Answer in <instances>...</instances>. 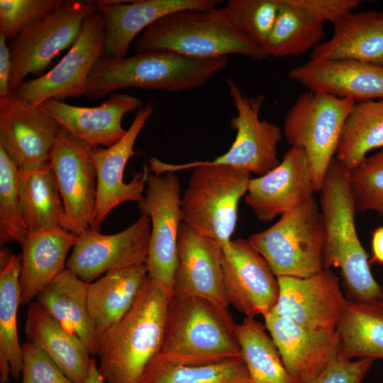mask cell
I'll return each instance as SVG.
<instances>
[{
  "mask_svg": "<svg viewBox=\"0 0 383 383\" xmlns=\"http://www.w3.org/2000/svg\"><path fill=\"white\" fill-rule=\"evenodd\" d=\"M350 172L334 157L319 191L323 268L340 269L349 301H383V289L372 274L368 255L358 237Z\"/></svg>",
  "mask_w": 383,
  "mask_h": 383,
  "instance_id": "1",
  "label": "cell"
},
{
  "mask_svg": "<svg viewBox=\"0 0 383 383\" xmlns=\"http://www.w3.org/2000/svg\"><path fill=\"white\" fill-rule=\"evenodd\" d=\"M171 294L150 278L130 310L98 335V370L105 383H138L160 352Z\"/></svg>",
  "mask_w": 383,
  "mask_h": 383,
  "instance_id": "2",
  "label": "cell"
},
{
  "mask_svg": "<svg viewBox=\"0 0 383 383\" xmlns=\"http://www.w3.org/2000/svg\"><path fill=\"white\" fill-rule=\"evenodd\" d=\"M194 168L181 197L182 222L201 236L221 248L231 241L238 221L240 199L246 194L251 174L225 165L198 162L169 164L157 157L150 160V169L162 174Z\"/></svg>",
  "mask_w": 383,
  "mask_h": 383,
  "instance_id": "3",
  "label": "cell"
},
{
  "mask_svg": "<svg viewBox=\"0 0 383 383\" xmlns=\"http://www.w3.org/2000/svg\"><path fill=\"white\" fill-rule=\"evenodd\" d=\"M227 65V57L199 59L167 51L137 52L121 59L101 55L88 77L86 96L96 99L129 87L174 93L193 89Z\"/></svg>",
  "mask_w": 383,
  "mask_h": 383,
  "instance_id": "4",
  "label": "cell"
},
{
  "mask_svg": "<svg viewBox=\"0 0 383 383\" xmlns=\"http://www.w3.org/2000/svg\"><path fill=\"white\" fill-rule=\"evenodd\" d=\"M134 48L136 52L167 51L199 59L235 54L259 61L269 57L236 28L224 7L170 13L145 29Z\"/></svg>",
  "mask_w": 383,
  "mask_h": 383,
  "instance_id": "5",
  "label": "cell"
},
{
  "mask_svg": "<svg viewBox=\"0 0 383 383\" xmlns=\"http://www.w3.org/2000/svg\"><path fill=\"white\" fill-rule=\"evenodd\" d=\"M231 315L195 296H171L158 355L173 364L201 366L241 355Z\"/></svg>",
  "mask_w": 383,
  "mask_h": 383,
  "instance_id": "6",
  "label": "cell"
},
{
  "mask_svg": "<svg viewBox=\"0 0 383 383\" xmlns=\"http://www.w3.org/2000/svg\"><path fill=\"white\" fill-rule=\"evenodd\" d=\"M248 240L277 277L306 278L324 269L323 223L314 196Z\"/></svg>",
  "mask_w": 383,
  "mask_h": 383,
  "instance_id": "7",
  "label": "cell"
},
{
  "mask_svg": "<svg viewBox=\"0 0 383 383\" xmlns=\"http://www.w3.org/2000/svg\"><path fill=\"white\" fill-rule=\"evenodd\" d=\"M355 102L325 93H301L288 111L284 133L290 147L303 149L316 192L335 157L345 122Z\"/></svg>",
  "mask_w": 383,
  "mask_h": 383,
  "instance_id": "8",
  "label": "cell"
},
{
  "mask_svg": "<svg viewBox=\"0 0 383 383\" xmlns=\"http://www.w3.org/2000/svg\"><path fill=\"white\" fill-rule=\"evenodd\" d=\"M97 9L94 1L63 0L54 11L11 40L8 44L12 64L11 93L28 75H43L54 58L72 46L84 20Z\"/></svg>",
  "mask_w": 383,
  "mask_h": 383,
  "instance_id": "9",
  "label": "cell"
},
{
  "mask_svg": "<svg viewBox=\"0 0 383 383\" xmlns=\"http://www.w3.org/2000/svg\"><path fill=\"white\" fill-rule=\"evenodd\" d=\"M145 196L138 207L151 224L147 261L149 278L172 295L182 216L180 183L174 172L148 174Z\"/></svg>",
  "mask_w": 383,
  "mask_h": 383,
  "instance_id": "10",
  "label": "cell"
},
{
  "mask_svg": "<svg viewBox=\"0 0 383 383\" xmlns=\"http://www.w3.org/2000/svg\"><path fill=\"white\" fill-rule=\"evenodd\" d=\"M106 35L99 9L84 20L67 54L40 77L23 82L13 94L38 107L48 99L64 101L86 95L88 77L102 55Z\"/></svg>",
  "mask_w": 383,
  "mask_h": 383,
  "instance_id": "11",
  "label": "cell"
},
{
  "mask_svg": "<svg viewBox=\"0 0 383 383\" xmlns=\"http://www.w3.org/2000/svg\"><path fill=\"white\" fill-rule=\"evenodd\" d=\"M226 83L237 111L231 120V128L236 131L235 140L223 155L212 161L198 162L230 166L263 175L279 163L277 147L282 140L281 128L274 123L260 120L263 95L248 97L232 79H227Z\"/></svg>",
  "mask_w": 383,
  "mask_h": 383,
  "instance_id": "12",
  "label": "cell"
},
{
  "mask_svg": "<svg viewBox=\"0 0 383 383\" xmlns=\"http://www.w3.org/2000/svg\"><path fill=\"white\" fill-rule=\"evenodd\" d=\"M150 234V221L145 214L113 234L89 228L78 235L66 268L90 284L110 271L147 264Z\"/></svg>",
  "mask_w": 383,
  "mask_h": 383,
  "instance_id": "13",
  "label": "cell"
},
{
  "mask_svg": "<svg viewBox=\"0 0 383 383\" xmlns=\"http://www.w3.org/2000/svg\"><path fill=\"white\" fill-rule=\"evenodd\" d=\"M91 146L60 128L50 162L62 200L66 230L77 235L94 228L96 174Z\"/></svg>",
  "mask_w": 383,
  "mask_h": 383,
  "instance_id": "14",
  "label": "cell"
},
{
  "mask_svg": "<svg viewBox=\"0 0 383 383\" xmlns=\"http://www.w3.org/2000/svg\"><path fill=\"white\" fill-rule=\"evenodd\" d=\"M153 103L138 110L125 135L111 147L91 148V157L96 174V200L94 214V229L100 230L108 214L119 204L127 201L138 204L143 199L147 170L133 173L128 182L123 181V172L128 160L137 152L136 139L151 116Z\"/></svg>",
  "mask_w": 383,
  "mask_h": 383,
  "instance_id": "15",
  "label": "cell"
},
{
  "mask_svg": "<svg viewBox=\"0 0 383 383\" xmlns=\"http://www.w3.org/2000/svg\"><path fill=\"white\" fill-rule=\"evenodd\" d=\"M221 263L229 305L250 318L272 310L279 296L277 277L248 240H231L222 248Z\"/></svg>",
  "mask_w": 383,
  "mask_h": 383,
  "instance_id": "16",
  "label": "cell"
},
{
  "mask_svg": "<svg viewBox=\"0 0 383 383\" xmlns=\"http://www.w3.org/2000/svg\"><path fill=\"white\" fill-rule=\"evenodd\" d=\"M279 296L271 311L313 330L336 331L348 299L331 270L306 277H277Z\"/></svg>",
  "mask_w": 383,
  "mask_h": 383,
  "instance_id": "17",
  "label": "cell"
},
{
  "mask_svg": "<svg viewBox=\"0 0 383 383\" xmlns=\"http://www.w3.org/2000/svg\"><path fill=\"white\" fill-rule=\"evenodd\" d=\"M60 128L38 107L14 94L0 99V145L19 170L50 162Z\"/></svg>",
  "mask_w": 383,
  "mask_h": 383,
  "instance_id": "18",
  "label": "cell"
},
{
  "mask_svg": "<svg viewBox=\"0 0 383 383\" xmlns=\"http://www.w3.org/2000/svg\"><path fill=\"white\" fill-rule=\"evenodd\" d=\"M316 192L305 151L290 147L266 174L250 179L245 202L262 222L291 211Z\"/></svg>",
  "mask_w": 383,
  "mask_h": 383,
  "instance_id": "19",
  "label": "cell"
},
{
  "mask_svg": "<svg viewBox=\"0 0 383 383\" xmlns=\"http://www.w3.org/2000/svg\"><path fill=\"white\" fill-rule=\"evenodd\" d=\"M263 317L267 331L296 383L314 379L340 354L336 331L310 329L272 311Z\"/></svg>",
  "mask_w": 383,
  "mask_h": 383,
  "instance_id": "20",
  "label": "cell"
},
{
  "mask_svg": "<svg viewBox=\"0 0 383 383\" xmlns=\"http://www.w3.org/2000/svg\"><path fill=\"white\" fill-rule=\"evenodd\" d=\"M221 247L182 223L172 294L202 298L231 315L221 263Z\"/></svg>",
  "mask_w": 383,
  "mask_h": 383,
  "instance_id": "21",
  "label": "cell"
},
{
  "mask_svg": "<svg viewBox=\"0 0 383 383\" xmlns=\"http://www.w3.org/2000/svg\"><path fill=\"white\" fill-rule=\"evenodd\" d=\"M106 39L102 55L121 59L136 36L159 19L184 10L217 7L216 0H98Z\"/></svg>",
  "mask_w": 383,
  "mask_h": 383,
  "instance_id": "22",
  "label": "cell"
},
{
  "mask_svg": "<svg viewBox=\"0 0 383 383\" xmlns=\"http://www.w3.org/2000/svg\"><path fill=\"white\" fill-rule=\"evenodd\" d=\"M143 101L128 94H113L97 106L70 105L48 99L38 108L60 127L91 147H111L126 133L122 126L123 116L143 108Z\"/></svg>",
  "mask_w": 383,
  "mask_h": 383,
  "instance_id": "23",
  "label": "cell"
},
{
  "mask_svg": "<svg viewBox=\"0 0 383 383\" xmlns=\"http://www.w3.org/2000/svg\"><path fill=\"white\" fill-rule=\"evenodd\" d=\"M288 78L308 91L355 103L383 99V67L355 60H323L296 66Z\"/></svg>",
  "mask_w": 383,
  "mask_h": 383,
  "instance_id": "24",
  "label": "cell"
},
{
  "mask_svg": "<svg viewBox=\"0 0 383 383\" xmlns=\"http://www.w3.org/2000/svg\"><path fill=\"white\" fill-rule=\"evenodd\" d=\"M331 38L311 50L310 62L355 60L383 67V16L349 12L332 22Z\"/></svg>",
  "mask_w": 383,
  "mask_h": 383,
  "instance_id": "25",
  "label": "cell"
},
{
  "mask_svg": "<svg viewBox=\"0 0 383 383\" xmlns=\"http://www.w3.org/2000/svg\"><path fill=\"white\" fill-rule=\"evenodd\" d=\"M28 305L24 326L26 342L47 355L73 382L84 383L95 358L38 301Z\"/></svg>",
  "mask_w": 383,
  "mask_h": 383,
  "instance_id": "26",
  "label": "cell"
},
{
  "mask_svg": "<svg viewBox=\"0 0 383 383\" xmlns=\"http://www.w3.org/2000/svg\"><path fill=\"white\" fill-rule=\"evenodd\" d=\"M78 235L65 229L28 233L21 245V305L30 304L65 269Z\"/></svg>",
  "mask_w": 383,
  "mask_h": 383,
  "instance_id": "27",
  "label": "cell"
},
{
  "mask_svg": "<svg viewBox=\"0 0 383 383\" xmlns=\"http://www.w3.org/2000/svg\"><path fill=\"white\" fill-rule=\"evenodd\" d=\"M88 284L65 269L37 296L45 310L96 355L98 334L89 314Z\"/></svg>",
  "mask_w": 383,
  "mask_h": 383,
  "instance_id": "28",
  "label": "cell"
},
{
  "mask_svg": "<svg viewBox=\"0 0 383 383\" xmlns=\"http://www.w3.org/2000/svg\"><path fill=\"white\" fill-rule=\"evenodd\" d=\"M148 279V265L142 264L110 271L88 284V308L98 335L130 310Z\"/></svg>",
  "mask_w": 383,
  "mask_h": 383,
  "instance_id": "29",
  "label": "cell"
},
{
  "mask_svg": "<svg viewBox=\"0 0 383 383\" xmlns=\"http://www.w3.org/2000/svg\"><path fill=\"white\" fill-rule=\"evenodd\" d=\"M18 181L28 232L66 230L64 206L50 162L34 169L18 170Z\"/></svg>",
  "mask_w": 383,
  "mask_h": 383,
  "instance_id": "30",
  "label": "cell"
},
{
  "mask_svg": "<svg viewBox=\"0 0 383 383\" xmlns=\"http://www.w3.org/2000/svg\"><path fill=\"white\" fill-rule=\"evenodd\" d=\"M21 255L13 254L0 271V382L22 374L21 345L17 331V310L21 305L19 275Z\"/></svg>",
  "mask_w": 383,
  "mask_h": 383,
  "instance_id": "31",
  "label": "cell"
},
{
  "mask_svg": "<svg viewBox=\"0 0 383 383\" xmlns=\"http://www.w3.org/2000/svg\"><path fill=\"white\" fill-rule=\"evenodd\" d=\"M336 332L343 357L383 358V301L366 304L348 300Z\"/></svg>",
  "mask_w": 383,
  "mask_h": 383,
  "instance_id": "32",
  "label": "cell"
},
{
  "mask_svg": "<svg viewBox=\"0 0 383 383\" xmlns=\"http://www.w3.org/2000/svg\"><path fill=\"white\" fill-rule=\"evenodd\" d=\"M383 148V99L355 103L347 118L335 157L350 170Z\"/></svg>",
  "mask_w": 383,
  "mask_h": 383,
  "instance_id": "33",
  "label": "cell"
},
{
  "mask_svg": "<svg viewBox=\"0 0 383 383\" xmlns=\"http://www.w3.org/2000/svg\"><path fill=\"white\" fill-rule=\"evenodd\" d=\"M264 324L246 317L235 332L251 383H296L287 370Z\"/></svg>",
  "mask_w": 383,
  "mask_h": 383,
  "instance_id": "34",
  "label": "cell"
},
{
  "mask_svg": "<svg viewBox=\"0 0 383 383\" xmlns=\"http://www.w3.org/2000/svg\"><path fill=\"white\" fill-rule=\"evenodd\" d=\"M325 34L323 23L301 10L293 0H280L265 52L269 57L298 56L321 43Z\"/></svg>",
  "mask_w": 383,
  "mask_h": 383,
  "instance_id": "35",
  "label": "cell"
},
{
  "mask_svg": "<svg viewBox=\"0 0 383 383\" xmlns=\"http://www.w3.org/2000/svg\"><path fill=\"white\" fill-rule=\"evenodd\" d=\"M138 383H251L242 356L201 366L170 362L157 354L149 362Z\"/></svg>",
  "mask_w": 383,
  "mask_h": 383,
  "instance_id": "36",
  "label": "cell"
},
{
  "mask_svg": "<svg viewBox=\"0 0 383 383\" xmlns=\"http://www.w3.org/2000/svg\"><path fill=\"white\" fill-rule=\"evenodd\" d=\"M18 169L0 145V243L24 242L28 231L18 192Z\"/></svg>",
  "mask_w": 383,
  "mask_h": 383,
  "instance_id": "37",
  "label": "cell"
},
{
  "mask_svg": "<svg viewBox=\"0 0 383 383\" xmlns=\"http://www.w3.org/2000/svg\"><path fill=\"white\" fill-rule=\"evenodd\" d=\"M279 6L280 0H230L224 8L236 28L265 51Z\"/></svg>",
  "mask_w": 383,
  "mask_h": 383,
  "instance_id": "38",
  "label": "cell"
},
{
  "mask_svg": "<svg viewBox=\"0 0 383 383\" xmlns=\"http://www.w3.org/2000/svg\"><path fill=\"white\" fill-rule=\"evenodd\" d=\"M350 184L356 211L383 216V148L351 170Z\"/></svg>",
  "mask_w": 383,
  "mask_h": 383,
  "instance_id": "39",
  "label": "cell"
},
{
  "mask_svg": "<svg viewBox=\"0 0 383 383\" xmlns=\"http://www.w3.org/2000/svg\"><path fill=\"white\" fill-rule=\"evenodd\" d=\"M63 0H0V35L11 41L45 18Z\"/></svg>",
  "mask_w": 383,
  "mask_h": 383,
  "instance_id": "40",
  "label": "cell"
},
{
  "mask_svg": "<svg viewBox=\"0 0 383 383\" xmlns=\"http://www.w3.org/2000/svg\"><path fill=\"white\" fill-rule=\"evenodd\" d=\"M21 383H74L43 352L30 343L21 345Z\"/></svg>",
  "mask_w": 383,
  "mask_h": 383,
  "instance_id": "41",
  "label": "cell"
},
{
  "mask_svg": "<svg viewBox=\"0 0 383 383\" xmlns=\"http://www.w3.org/2000/svg\"><path fill=\"white\" fill-rule=\"evenodd\" d=\"M375 359H348L339 354L314 379L309 383H362Z\"/></svg>",
  "mask_w": 383,
  "mask_h": 383,
  "instance_id": "42",
  "label": "cell"
},
{
  "mask_svg": "<svg viewBox=\"0 0 383 383\" xmlns=\"http://www.w3.org/2000/svg\"><path fill=\"white\" fill-rule=\"evenodd\" d=\"M295 5L314 20L331 23L358 8L359 0H293Z\"/></svg>",
  "mask_w": 383,
  "mask_h": 383,
  "instance_id": "43",
  "label": "cell"
},
{
  "mask_svg": "<svg viewBox=\"0 0 383 383\" xmlns=\"http://www.w3.org/2000/svg\"><path fill=\"white\" fill-rule=\"evenodd\" d=\"M6 39L0 35V99H5L12 94L10 91L11 74V57Z\"/></svg>",
  "mask_w": 383,
  "mask_h": 383,
  "instance_id": "44",
  "label": "cell"
},
{
  "mask_svg": "<svg viewBox=\"0 0 383 383\" xmlns=\"http://www.w3.org/2000/svg\"><path fill=\"white\" fill-rule=\"evenodd\" d=\"M372 257L371 263L383 265V226L375 228L371 238Z\"/></svg>",
  "mask_w": 383,
  "mask_h": 383,
  "instance_id": "45",
  "label": "cell"
},
{
  "mask_svg": "<svg viewBox=\"0 0 383 383\" xmlns=\"http://www.w3.org/2000/svg\"><path fill=\"white\" fill-rule=\"evenodd\" d=\"M84 383H105L102 375L100 374L98 370L96 360H94L89 374Z\"/></svg>",
  "mask_w": 383,
  "mask_h": 383,
  "instance_id": "46",
  "label": "cell"
},
{
  "mask_svg": "<svg viewBox=\"0 0 383 383\" xmlns=\"http://www.w3.org/2000/svg\"><path fill=\"white\" fill-rule=\"evenodd\" d=\"M13 255V253L9 250L2 249L0 254V265L1 268L4 267L10 260Z\"/></svg>",
  "mask_w": 383,
  "mask_h": 383,
  "instance_id": "47",
  "label": "cell"
},
{
  "mask_svg": "<svg viewBox=\"0 0 383 383\" xmlns=\"http://www.w3.org/2000/svg\"><path fill=\"white\" fill-rule=\"evenodd\" d=\"M382 15L383 16V13H382Z\"/></svg>",
  "mask_w": 383,
  "mask_h": 383,
  "instance_id": "48",
  "label": "cell"
}]
</instances>
